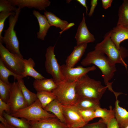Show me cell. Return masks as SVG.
Returning a JSON list of instances; mask_svg holds the SVG:
<instances>
[{
  "instance_id": "obj_1",
  "label": "cell",
  "mask_w": 128,
  "mask_h": 128,
  "mask_svg": "<svg viewBox=\"0 0 128 128\" xmlns=\"http://www.w3.org/2000/svg\"><path fill=\"white\" fill-rule=\"evenodd\" d=\"M83 66L93 64L101 70L104 82L108 90L113 92L115 96L119 95V92L115 91L112 87L113 82H109L113 78L116 71L115 64L111 63L105 54L99 50L95 49L88 52L81 62Z\"/></svg>"
},
{
  "instance_id": "obj_2",
  "label": "cell",
  "mask_w": 128,
  "mask_h": 128,
  "mask_svg": "<svg viewBox=\"0 0 128 128\" xmlns=\"http://www.w3.org/2000/svg\"><path fill=\"white\" fill-rule=\"evenodd\" d=\"M107 88L101 82L91 78L87 74L77 81L75 89L78 98H87L99 101Z\"/></svg>"
},
{
  "instance_id": "obj_3",
  "label": "cell",
  "mask_w": 128,
  "mask_h": 128,
  "mask_svg": "<svg viewBox=\"0 0 128 128\" xmlns=\"http://www.w3.org/2000/svg\"><path fill=\"white\" fill-rule=\"evenodd\" d=\"M110 34L111 31L105 35L102 41L97 44L95 49L105 54L112 64H120L126 69L127 65L124 60V59L128 56V50L122 46L121 47L120 49H118L111 40Z\"/></svg>"
},
{
  "instance_id": "obj_4",
  "label": "cell",
  "mask_w": 128,
  "mask_h": 128,
  "mask_svg": "<svg viewBox=\"0 0 128 128\" xmlns=\"http://www.w3.org/2000/svg\"><path fill=\"white\" fill-rule=\"evenodd\" d=\"M21 9L18 7L15 14L9 17V26L5 30L4 36L0 42L5 44L6 48L10 52L23 57L20 51L19 42L16 32L14 30Z\"/></svg>"
},
{
  "instance_id": "obj_5",
  "label": "cell",
  "mask_w": 128,
  "mask_h": 128,
  "mask_svg": "<svg viewBox=\"0 0 128 128\" xmlns=\"http://www.w3.org/2000/svg\"><path fill=\"white\" fill-rule=\"evenodd\" d=\"M77 81L71 82L63 81L57 84V87L52 91L62 105L71 106L76 102L78 99L75 89Z\"/></svg>"
},
{
  "instance_id": "obj_6",
  "label": "cell",
  "mask_w": 128,
  "mask_h": 128,
  "mask_svg": "<svg viewBox=\"0 0 128 128\" xmlns=\"http://www.w3.org/2000/svg\"><path fill=\"white\" fill-rule=\"evenodd\" d=\"M10 115L16 117L24 118L29 121H37L48 118L56 117L54 114L43 108L38 99L32 104Z\"/></svg>"
},
{
  "instance_id": "obj_7",
  "label": "cell",
  "mask_w": 128,
  "mask_h": 128,
  "mask_svg": "<svg viewBox=\"0 0 128 128\" xmlns=\"http://www.w3.org/2000/svg\"><path fill=\"white\" fill-rule=\"evenodd\" d=\"M0 58L6 67L12 72L21 77L24 71L23 57L10 52L0 42Z\"/></svg>"
},
{
  "instance_id": "obj_8",
  "label": "cell",
  "mask_w": 128,
  "mask_h": 128,
  "mask_svg": "<svg viewBox=\"0 0 128 128\" xmlns=\"http://www.w3.org/2000/svg\"><path fill=\"white\" fill-rule=\"evenodd\" d=\"M55 45L49 46L46 49L45 67L46 72L51 76L57 84L65 80L61 71V66L59 64L54 53Z\"/></svg>"
},
{
  "instance_id": "obj_9",
  "label": "cell",
  "mask_w": 128,
  "mask_h": 128,
  "mask_svg": "<svg viewBox=\"0 0 128 128\" xmlns=\"http://www.w3.org/2000/svg\"><path fill=\"white\" fill-rule=\"evenodd\" d=\"M8 103L10 107V114L27 106L17 81L12 83L11 93Z\"/></svg>"
},
{
  "instance_id": "obj_10",
  "label": "cell",
  "mask_w": 128,
  "mask_h": 128,
  "mask_svg": "<svg viewBox=\"0 0 128 128\" xmlns=\"http://www.w3.org/2000/svg\"><path fill=\"white\" fill-rule=\"evenodd\" d=\"M61 71L64 80L69 82L77 81L88 72L96 69L95 65L84 68L79 66L75 68H69L65 64L61 66Z\"/></svg>"
},
{
  "instance_id": "obj_11",
  "label": "cell",
  "mask_w": 128,
  "mask_h": 128,
  "mask_svg": "<svg viewBox=\"0 0 128 128\" xmlns=\"http://www.w3.org/2000/svg\"><path fill=\"white\" fill-rule=\"evenodd\" d=\"M62 106L65 123L69 128H79L86 124L73 106Z\"/></svg>"
},
{
  "instance_id": "obj_12",
  "label": "cell",
  "mask_w": 128,
  "mask_h": 128,
  "mask_svg": "<svg viewBox=\"0 0 128 128\" xmlns=\"http://www.w3.org/2000/svg\"><path fill=\"white\" fill-rule=\"evenodd\" d=\"M77 45L87 44L95 41V38L93 35L88 30L85 21V15L83 14L82 20L78 27L75 37Z\"/></svg>"
},
{
  "instance_id": "obj_13",
  "label": "cell",
  "mask_w": 128,
  "mask_h": 128,
  "mask_svg": "<svg viewBox=\"0 0 128 128\" xmlns=\"http://www.w3.org/2000/svg\"><path fill=\"white\" fill-rule=\"evenodd\" d=\"M12 5L21 9L25 7L45 10L50 5L49 0H9Z\"/></svg>"
},
{
  "instance_id": "obj_14",
  "label": "cell",
  "mask_w": 128,
  "mask_h": 128,
  "mask_svg": "<svg viewBox=\"0 0 128 128\" xmlns=\"http://www.w3.org/2000/svg\"><path fill=\"white\" fill-rule=\"evenodd\" d=\"M30 128H70L57 117L48 118L37 121H29Z\"/></svg>"
},
{
  "instance_id": "obj_15",
  "label": "cell",
  "mask_w": 128,
  "mask_h": 128,
  "mask_svg": "<svg viewBox=\"0 0 128 128\" xmlns=\"http://www.w3.org/2000/svg\"><path fill=\"white\" fill-rule=\"evenodd\" d=\"M44 15L47 18L50 26H54L59 28L62 31L59 32L60 34L74 26V23H69L68 22L63 20L57 17L52 12L45 10Z\"/></svg>"
},
{
  "instance_id": "obj_16",
  "label": "cell",
  "mask_w": 128,
  "mask_h": 128,
  "mask_svg": "<svg viewBox=\"0 0 128 128\" xmlns=\"http://www.w3.org/2000/svg\"><path fill=\"white\" fill-rule=\"evenodd\" d=\"M87 46V44L77 45L72 53L67 57L65 65L68 67L73 68L83 55Z\"/></svg>"
},
{
  "instance_id": "obj_17",
  "label": "cell",
  "mask_w": 128,
  "mask_h": 128,
  "mask_svg": "<svg viewBox=\"0 0 128 128\" xmlns=\"http://www.w3.org/2000/svg\"><path fill=\"white\" fill-rule=\"evenodd\" d=\"M111 31L110 38L117 48L120 49V43L128 39V28L117 25Z\"/></svg>"
},
{
  "instance_id": "obj_18",
  "label": "cell",
  "mask_w": 128,
  "mask_h": 128,
  "mask_svg": "<svg viewBox=\"0 0 128 128\" xmlns=\"http://www.w3.org/2000/svg\"><path fill=\"white\" fill-rule=\"evenodd\" d=\"M33 14L37 18L39 26V31L37 33V37L42 40H44L50 26L44 15L35 10L33 11Z\"/></svg>"
},
{
  "instance_id": "obj_19",
  "label": "cell",
  "mask_w": 128,
  "mask_h": 128,
  "mask_svg": "<svg viewBox=\"0 0 128 128\" xmlns=\"http://www.w3.org/2000/svg\"><path fill=\"white\" fill-rule=\"evenodd\" d=\"M33 86L37 92H52L57 86V84L52 78L35 79Z\"/></svg>"
},
{
  "instance_id": "obj_20",
  "label": "cell",
  "mask_w": 128,
  "mask_h": 128,
  "mask_svg": "<svg viewBox=\"0 0 128 128\" xmlns=\"http://www.w3.org/2000/svg\"><path fill=\"white\" fill-rule=\"evenodd\" d=\"M72 106L78 109L94 111L100 107L99 101L84 97L78 98L76 103Z\"/></svg>"
},
{
  "instance_id": "obj_21",
  "label": "cell",
  "mask_w": 128,
  "mask_h": 128,
  "mask_svg": "<svg viewBox=\"0 0 128 128\" xmlns=\"http://www.w3.org/2000/svg\"><path fill=\"white\" fill-rule=\"evenodd\" d=\"M23 61L24 71L21 76L22 78L29 76L32 77L35 79H42L45 78L34 69V67L35 64L32 58H30L27 59H24Z\"/></svg>"
},
{
  "instance_id": "obj_22",
  "label": "cell",
  "mask_w": 128,
  "mask_h": 128,
  "mask_svg": "<svg viewBox=\"0 0 128 128\" xmlns=\"http://www.w3.org/2000/svg\"><path fill=\"white\" fill-rule=\"evenodd\" d=\"M116 99L114 108L115 118L120 128H123L128 125V111L120 106L118 98Z\"/></svg>"
},
{
  "instance_id": "obj_23",
  "label": "cell",
  "mask_w": 128,
  "mask_h": 128,
  "mask_svg": "<svg viewBox=\"0 0 128 128\" xmlns=\"http://www.w3.org/2000/svg\"><path fill=\"white\" fill-rule=\"evenodd\" d=\"M3 117L8 123L15 128H30L29 121L25 119H19L4 111Z\"/></svg>"
},
{
  "instance_id": "obj_24",
  "label": "cell",
  "mask_w": 128,
  "mask_h": 128,
  "mask_svg": "<svg viewBox=\"0 0 128 128\" xmlns=\"http://www.w3.org/2000/svg\"><path fill=\"white\" fill-rule=\"evenodd\" d=\"M44 109L48 112H52L61 121L65 123L62 105L57 98L47 105Z\"/></svg>"
},
{
  "instance_id": "obj_25",
  "label": "cell",
  "mask_w": 128,
  "mask_h": 128,
  "mask_svg": "<svg viewBox=\"0 0 128 128\" xmlns=\"http://www.w3.org/2000/svg\"><path fill=\"white\" fill-rule=\"evenodd\" d=\"M17 80L27 106L32 104L38 99L37 94L31 91L27 88L24 84V80L21 77L18 78Z\"/></svg>"
},
{
  "instance_id": "obj_26",
  "label": "cell",
  "mask_w": 128,
  "mask_h": 128,
  "mask_svg": "<svg viewBox=\"0 0 128 128\" xmlns=\"http://www.w3.org/2000/svg\"><path fill=\"white\" fill-rule=\"evenodd\" d=\"M119 18L117 25L128 28V0H124L120 6L118 11Z\"/></svg>"
},
{
  "instance_id": "obj_27",
  "label": "cell",
  "mask_w": 128,
  "mask_h": 128,
  "mask_svg": "<svg viewBox=\"0 0 128 128\" xmlns=\"http://www.w3.org/2000/svg\"><path fill=\"white\" fill-rule=\"evenodd\" d=\"M109 110L100 107L95 111V117H100L107 125L113 118L115 117L114 109H113L112 106H109Z\"/></svg>"
},
{
  "instance_id": "obj_28",
  "label": "cell",
  "mask_w": 128,
  "mask_h": 128,
  "mask_svg": "<svg viewBox=\"0 0 128 128\" xmlns=\"http://www.w3.org/2000/svg\"><path fill=\"white\" fill-rule=\"evenodd\" d=\"M36 94L37 98L44 109L51 101L56 98V96L52 92H37Z\"/></svg>"
},
{
  "instance_id": "obj_29",
  "label": "cell",
  "mask_w": 128,
  "mask_h": 128,
  "mask_svg": "<svg viewBox=\"0 0 128 128\" xmlns=\"http://www.w3.org/2000/svg\"><path fill=\"white\" fill-rule=\"evenodd\" d=\"M10 76H13L14 80L17 79L18 78L21 77V76L15 74L7 68L1 59L0 58V80L5 83H9L10 82L8 78Z\"/></svg>"
},
{
  "instance_id": "obj_30",
  "label": "cell",
  "mask_w": 128,
  "mask_h": 128,
  "mask_svg": "<svg viewBox=\"0 0 128 128\" xmlns=\"http://www.w3.org/2000/svg\"><path fill=\"white\" fill-rule=\"evenodd\" d=\"M12 83H5L0 80V98L7 103L11 93Z\"/></svg>"
},
{
  "instance_id": "obj_31",
  "label": "cell",
  "mask_w": 128,
  "mask_h": 128,
  "mask_svg": "<svg viewBox=\"0 0 128 128\" xmlns=\"http://www.w3.org/2000/svg\"><path fill=\"white\" fill-rule=\"evenodd\" d=\"M74 108L86 124L89 121L95 118L94 111L79 109Z\"/></svg>"
},
{
  "instance_id": "obj_32",
  "label": "cell",
  "mask_w": 128,
  "mask_h": 128,
  "mask_svg": "<svg viewBox=\"0 0 128 128\" xmlns=\"http://www.w3.org/2000/svg\"><path fill=\"white\" fill-rule=\"evenodd\" d=\"M18 8L12 5L9 0H0V12H15Z\"/></svg>"
},
{
  "instance_id": "obj_33",
  "label": "cell",
  "mask_w": 128,
  "mask_h": 128,
  "mask_svg": "<svg viewBox=\"0 0 128 128\" xmlns=\"http://www.w3.org/2000/svg\"><path fill=\"white\" fill-rule=\"evenodd\" d=\"M15 14V12H2L0 13V42H1L3 37L2 34L6 19L10 16L14 15Z\"/></svg>"
},
{
  "instance_id": "obj_34",
  "label": "cell",
  "mask_w": 128,
  "mask_h": 128,
  "mask_svg": "<svg viewBox=\"0 0 128 128\" xmlns=\"http://www.w3.org/2000/svg\"><path fill=\"white\" fill-rule=\"evenodd\" d=\"M79 128H107V125L101 119L98 122L86 124Z\"/></svg>"
},
{
  "instance_id": "obj_35",
  "label": "cell",
  "mask_w": 128,
  "mask_h": 128,
  "mask_svg": "<svg viewBox=\"0 0 128 128\" xmlns=\"http://www.w3.org/2000/svg\"><path fill=\"white\" fill-rule=\"evenodd\" d=\"M10 114V107L9 104L3 101L0 98V116L3 117V113L4 111Z\"/></svg>"
},
{
  "instance_id": "obj_36",
  "label": "cell",
  "mask_w": 128,
  "mask_h": 128,
  "mask_svg": "<svg viewBox=\"0 0 128 128\" xmlns=\"http://www.w3.org/2000/svg\"><path fill=\"white\" fill-rule=\"evenodd\" d=\"M107 128H120L115 117L112 119L107 124Z\"/></svg>"
},
{
  "instance_id": "obj_37",
  "label": "cell",
  "mask_w": 128,
  "mask_h": 128,
  "mask_svg": "<svg viewBox=\"0 0 128 128\" xmlns=\"http://www.w3.org/2000/svg\"><path fill=\"white\" fill-rule=\"evenodd\" d=\"M98 3L97 0H91V1L90 4L91 5L90 11L88 14L89 17L92 15L94 12L96 6Z\"/></svg>"
},
{
  "instance_id": "obj_38",
  "label": "cell",
  "mask_w": 128,
  "mask_h": 128,
  "mask_svg": "<svg viewBox=\"0 0 128 128\" xmlns=\"http://www.w3.org/2000/svg\"><path fill=\"white\" fill-rule=\"evenodd\" d=\"M102 6L105 9L110 7L113 2L112 0H102Z\"/></svg>"
},
{
  "instance_id": "obj_39",
  "label": "cell",
  "mask_w": 128,
  "mask_h": 128,
  "mask_svg": "<svg viewBox=\"0 0 128 128\" xmlns=\"http://www.w3.org/2000/svg\"><path fill=\"white\" fill-rule=\"evenodd\" d=\"M77 1L79 3L82 5L86 9V13L87 14L88 11V7L86 4L87 1L86 0H77Z\"/></svg>"
},
{
  "instance_id": "obj_40",
  "label": "cell",
  "mask_w": 128,
  "mask_h": 128,
  "mask_svg": "<svg viewBox=\"0 0 128 128\" xmlns=\"http://www.w3.org/2000/svg\"><path fill=\"white\" fill-rule=\"evenodd\" d=\"M0 128H8L5 127L3 124L2 123H0Z\"/></svg>"
},
{
  "instance_id": "obj_41",
  "label": "cell",
  "mask_w": 128,
  "mask_h": 128,
  "mask_svg": "<svg viewBox=\"0 0 128 128\" xmlns=\"http://www.w3.org/2000/svg\"><path fill=\"white\" fill-rule=\"evenodd\" d=\"M123 128H128V125L125 127Z\"/></svg>"
}]
</instances>
